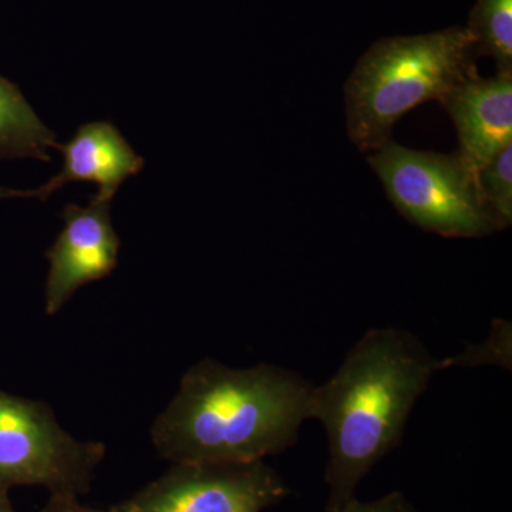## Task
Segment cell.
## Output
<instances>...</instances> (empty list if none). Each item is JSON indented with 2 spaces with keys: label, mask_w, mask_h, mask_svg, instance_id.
<instances>
[{
  "label": "cell",
  "mask_w": 512,
  "mask_h": 512,
  "mask_svg": "<svg viewBox=\"0 0 512 512\" xmlns=\"http://www.w3.org/2000/svg\"><path fill=\"white\" fill-rule=\"evenodd\" d=\"M313 384L276 365L234 369L204 359L151 426L154 447L171 463L258 461L284 453L311 419Z\"/></svg>",
  "instance_id": "cell-1"
},
{
  "label": "cell",
  "mask_w": 512,
  "mask_h": 512,
  "mask_svg": "<svg viewBox=\"0 0 512 512\" xmlns=\"http://www.w3.org/2000/svg\"><path fill=\"white\" fill-rule=\"evenodd\" d=\"M440 369L413 333L370 329L335 375L313 387L311 419L322 423L329 441L326 512L355 500L363 478L399 446L414 406Z\"/></svg>",
  "instance_id": "cell-2"
},
{
  "label": "cell",
  "mask_w": 512,
  "mask_h": 512,
  "mask_svg": "<svg viewBox=\"0 0 512 512\" xmlns=\"http://www.w3.org/2000/svg\"><path fill=\"white\" fill-rule=\"evenodd\" d=\"M476 59L466 26L379 40L346 83L350 140L360 151L379 150L404 114L477 74Z\"/></svg>",
  "instance_id": "cell-3"
},
{
  "label": "cell",
  "mask_w": 512,
  "mask_h": 512,
  "mask_svg": "<svg viewBox=\"0 0 512 512\" xmlns=\"http://www.w3.org/2000/svg\"><path fill=\"white\" fill-rule=\"evenodd\" d=\"M396 210L424 231L483 238L501 231L478 187L477 171L458 154L416 151L387 141L369 158Z\"/></svg>",
  "instance_id": "cell-4"
},
{
  "label": "cell",
  "mask_w": 512,
  "mask_h": 512,
  "mask_svg": "<svg viewBox=\"0 0 512 512\" xmlns=\"http://www.w3.org/2000/svg\"><path fill=\"white\" fill-rule=\"evenodd\" d=\"M106 453L101 441H80L62 429L49 404L0 390V490L43 487L83 497Z\"/></svg>",
  "instance_id": "cell-5"
},
{
  "label": "cell",
  "mask_w": 512,
  "mask_h": 512,
  "mask_svg": "<svg viewBox=\"0 0 512 512\" xmlns=\"http://www.w3.org/2000/svg\"><path fill=\"white\" fill-rule=\"evenodd\" d=\"M288 485L264 460L173 463L117 512H262L281 503Z\"/></svg>",
  "instance_id": "cell-6"
},
{
  "label": "cell",
  "mask_w": 512,
  "mask_h": 512,
  "mask_svg": "<svg viewBox=\"0 0 512 512\" xmlns=\"http://www.w3.org/2000/svg\"><path fill=\"white\" fill-rule=\"evenodd\" d=\"M110 204L90 198L87 207L64 208L62 232L46 252L47 316H55L80 288L107 278L119 265L120 238L111 222Z\"/></svg>",
  "instance_id": "cell-7"
},
{
  "label": "cell",
  "mask_w": 512,
  "mask_h": 512,
  "mask_svg": "<svg viewBox=\"0 0 512 512\" xmlns=\"http://www.w3.org/2000/svg\"><path fill=\"white\" fill-rule=\"evenodd\" d=\"M64 165L62 173L50 178L49 183L36 190H8L0 188V198H37L46 201L64 185L89 181L99 185L92 200L111 202L120 185L140 173L144 158L127 143L119 128L109 121L87 123L77 130L72 140L59 144Z\"/></svg>",
  "instance_id": "cell-8"
},
{
  "label": "cell",
  "mask_w": 512,
  "mask_h": 512,
  "mask_svg": "<svg viewBox=\"0 0 512 512\" xmlns=\"http://www.w3.org/2000/svg\"><path fill=\"white\" fill-rule=\"evenodd\" d=\"M440 103L456 126L457 154L474 171L512 143V73L474 74Z\"/></svg>",
  "instance_id": "cell-9"
},
{
  "label": "cell",
  "mask_w": 512,
  "mask_h": 512,
  "mask_svg": "<svg viewBox=\"0 0 512 512\" xmlns=\"http://www.w3.org/2000/svg\"><path fill=\"white\" fill-rule=\"evenodd\" d=\"M55 133L45 126L19 87L0 76V158L50 161L57 148Z\"/></svg>",
  "instance_id": "cell-10"
},
{
  "label": "cell",
  "mask_w": 512,
  "mask_h": 512,
  "mask_svg": "<svg viewBox=\"0 0 512 512\" xmlns=\"http://www.w3.org/2000/svg\"><path fill=\"white\" fill-rule=\"evenodd\" d=\"M466 29L477 57H491L497 73H512V0H477Z\"/></svg>",
  "instance_id": "cell-11"
},
{
  "label": "cell",
  "mask_w": 512,
  "mask_h": 512,
  "mask_svg": "<svg viewBox=\"0 0 512 512\" xmlns=\"http://www.w3.org/2000/svg\"><path fill=\"white\" fill-rule=\"evenodd\" d=\"M478 187L501 228L512 224V143L477 171Z\"/></svg>",
  "instance_id": "cell-12"
},
{
  "label": "cell",
  "mask_w": 512,
  "mask_h": 512,
  "mask_svg": "<svg viewBox=\"0 0 512 512\" xmlns=\"http://www.w3.org/2000/svg\"><path fill=\"white\" fill-rule=\"evenodd\" d=\"M338 512H417L414 510L412 504L407 501L402 493H390L384 495L383 498H379L376 501H362L355 500L350 501L345 507L340 508Z\"/></svg>",
  "instance_id": "cell-13"
},
{
  "label": "cell",
  "mask_w": 512,
  "mask_h": 512,
  "mask_svg": "<svg viewBox=\"0 0 512 512\" xmlns=\"http://www.w3.org/2000/svg\"><path fill=\"white\" fill-rule=\"evenodd\" d=\"M40 512H117L114 507L107 508V510H100V508L90 507L80 503V498L77 497H59V495H50L45 507Z\"/></svg>",
  "instance_id": "cell-14"
},
{
  "label": "cell",
  "mask_w": 512,
  "mask_h": 512,
  "mask_svg": "<svg viewBox=\"0 0 512 512\" xmlns=\"http://www.w3.org/2000/svg\"><path fill=\"white\" fill-rule=\"evenodd\" d=\"M0 512H16L12 503H10L8 491L0 490Z\"/></svg>",
  "instance_id": "cell-15"
}]
</instances>
